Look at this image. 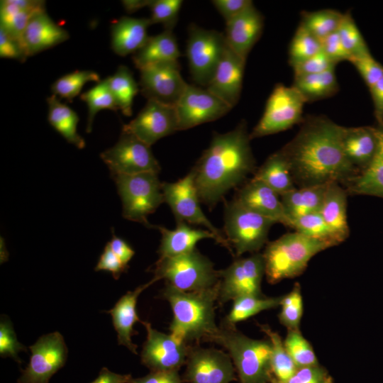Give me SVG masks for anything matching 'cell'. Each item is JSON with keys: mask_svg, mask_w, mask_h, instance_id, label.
<instances>
[{"mask_svg": "<svg viewBox=\"0 0 383 383\" xmlns=\"http://www.w3.org/2000/svg\"><path fill=\"white\" fill-rule=\"evenodd\" d=\"M296 135L280 150L298 187L336 182L343 185L358 174L346 158L343 126L324 116L304 118Z\"/></svg>", "mask_w": 383, "mask_h": 383, "instance_id": "cell-1", "label": "cell"}, {"mask_svg": "<svg viewBox=\"0 0 383 383\" xmlns=\"http://www.w3.org/2000/svg\"><path fill=\"white\" fill-rule=\"evenodd\" d=\"M250 140L244 120L228 132L214 133L209 147L192 169L199 199L210 209L255 172Z\"/></svg>", "mask_w": 383, "mask_h": 383, "instance_id": "cell-2", "label": "cell"}, {"mask_svg": "<svg viewBox=\"0 0 383 383\" xmlns=\"http://www.w3.org/2000/svg\"><path fill=\"white\" fill-rule=\"evenodd\" d=\"M218 284L213 288L193 292H182L166 284L162 296L172 309V335L188 345L204 340L210 341L215 336L219 330L215 313Z\"/></svg>", "mask_w": 383, "mask_h": 383, "instance_id": "cell-3", "label": "cell"}, {"mask_svg": "<svg viewBox=\"0 0 383 383\" xmlns=\"http://www.w3.org/2000/svg\"><path fill=\"white\" fill-rule=\"evenodd\" d=\"M331 247L327 242L297 231L287 233L267 243L262 253L267 282L276 284L300 275L314 255Z\"/></svg>", "mask_w": 383, "mask_h": 383, "instance_id": "cell-4", "label": "cell"}, {"mask_svg": "<svg viewBox=\"0 0 383 383\" xmlns=\"http://www.w3.org/2000/svg\"><path fill=\"white\" fill-rule=\"evenodd\" d=\"M223 346L230 355L240 383H270L271 345L268 339L251 338L235 327L223 325L210 340Z\"/></svg>", "mask_w": 383, "mask_h": 383, "instance_id": "cell-5", "label": "cell"}, {"mask_svg": "<svg viewBox=\"0 0 383 383\" xmlns=\"http://www.w3.org/2000/svg\"><path fill=\"white\" fill-rule=\"evenodd\" d=\"M154 273L153 277L157 281L165 279L167 284L186 292L213 288L220 281L219 271L196 248L179 256L160 258Z\"/></svg>", "mask_w": 383, "mask_h": 383, "instance_id": "cell-6", "label": "cell"}, {"mask_svg": "<svg viewBox=\"0 0 383 383\" xmlns=\"http://www.w3.org/2000/svg\"><path fill=\"white\" fill-rule=\"evenodd\" d=\"M275 221L246 208L233 199L224 206V233L236 257L259 252L267 243Z\"/></svg>", "mask_w": 383, "mask_h": 383, "instance_id": "cell-7", "label": "cell"}, {"mask_svg": "<svg viewBox=\"0 0 383 383\" xmlns=\"http://www.w3.org/2000/svg\"><path fill=\"white\" fill-rule=\"evenodd\" d=\"M157 173L111 175L122 202L123 216L152 228L148 216L164 203L162 183Z\"/></svg>", "mask_w": 383, "mask_h": 383, "instance_id": "cell-8", "label": "cell"}, {"mask_svg": "<svg viewBox=\"0 0 383 383\" xmlns=\"http://www.w3.org/2000/svg\"><path fill=\"white\" fill-rule=\"evenodd\" d=\"M305 103L294 87L277 84L267 101L261 118L250 133V139L277 133L301 123Z\"/></svg>", "mask_w": 383, "mask_h": 383, "instance_id": "cell-9", "label": "cell"}, {"mask_svg": "<svg viewBox=\"0 0 383 383\" xmlns=\"http://www.w3.org/2000/svg\"><path fill=\"white\" fill-rule=\"evenodd\" d=\"M164 201L171 209L176 221L202 226L215 235L217 243L233 251L223 234L206 216L201 210L198 192L194 182V174L191 171L183 178L174 182H162Z\"/></svg>", "mask_w": 383, "mask_h": 383, "instance_id": "cell-10", "label": "cell"}, {"mask_svg": "<svg viewBox=\"0 0 383 383\" xmlns=\"http://www.w3.org/2000/svg\"><path fill=\"white\" fill-rule=\"evenodd\" d=\"M227 44L224 34L195 25L189 26L187 57L193 80L206 87L211 80Z\"/></svg>", "mask_w": 383, "mask_h": 383, "instance_id": "cell-11", "label": "cell"}, {"mask_svg": "<svg viewBox=\"0 0 383 383\" xmlns=\"http://www.w3.org/2000/svg\"><path fill=\"white\" fill-rule=\"evenodd\" d=\"M218 302L225 304L243 296H263L261 284L265 275L262 253L235 259L219 270Z\"/></svg>", "mask_w": 383, "mask_h": 383, "instance_id": "cell-12", "label": "cell"}, {"mask_svg": "<svg viewBox=\"0 0 383 383\" xmlns=\"http://www.w3.org/2000/svg\"><path fill=\"white\" fill-rule=\"evenodd\" d=\"M111 175L157 173L160 165L150 146L135 135L122 131L118 142L100 155Z\"/></svg>", "mask_w": 383, "mask_h": 383, "instance_id": "cell-13", "label": "cell"}, {"mask_svg": "<svg viewBox=\"0 0 383 383\" xmlns=\"http://www.w3.org/2000/svg\"><path fill=\"white\" fill-rule=\"evenodd\" d=\"M31 355L18 383H48L50 378L65 364L67 348L59 332L40 337L30 346Z\"/></svg>", "mask_w": 383, "mask_h": 383, "instance_id": "cell-14", "label": "cell"}, {"mask_svg": "<svg viewBox=\"0 0 383 383\" xmlns=\"http://www.w3.org/2000/svg\"><path fill=\"white\" fill-rule=\"evenodd\" d=\"M147 331L140 353L142 363L150 371L179 370L186 364L191 347L173 335L160 332L142 321Z\"/></svg>", "mask_w": 383, "mask_h": 383, "instance_id": "cell-15", "label": "cell"}, {"mask_svg": "<svg viewBox=\"0 0 383 383\" xmlns=\"http://www.w3.org/2000/svg\"><path fill=\"white\" fill-rule=\"evenodd\" d=\"M140 70V91L148 100L175 106L188 84L177 61L152 65Z\"/></svg>", "mask_w": 383, "mask_h": 383, "instance_id": "cell-16", "label": "cell"}, {"mask_svg": "<svg viewBox=\"0 0 383 383\" xmlns=\"http://www.w3.org/2000/svg\"><path fill=\"white\" fill-rule=\"evenodd\" d=\"M175 109L178 131L214 121L231 110L230 106L206 89L189 84Z\"/></svg>", "mask_w": 383, "mask_h": 383, "instance_id": "cell-17", "label": "cell"}, {"mask_svg": "<svg viewBox=\"0 0 383 383\" xmlns=\"http://www.w3.org/2000/svg\"><path fill=\"white\" fill-rule=\"evenodd\" d=\"M186 365V383H231L235 379L230 355L214 348H191Z\"/></svg>", "mask_w": 383, "mask_h": 383, "instance_id": "cell-18", "label": "cell"}, {"mask_svg": "<svg viewBox=\"0 0 383 383\" xmlns=\"http://www.w3.org/2000/svg\"><path fill=\"white\" fill-rule=\"evenodd\" d=\"M122 131L151 147L160 139L178 131L175 106L148 100L136 117L123 126Z\"/></svg>", "mask_w": 383, "mask_h": 383, "instance_id": "cell-19", "label": "cell"}, {"mask_svg": "<svg viewBox=\"0 0 383 383\" xmlns=\"http://www.w3.org/2000/svg\"><path fill=\"white\" fill-rule=\"evenodd\" d=\"M245 61L227 45L211 80L206 87L231 109L240 96Z\"/></svg>", "mask_w": 383, "mask_h": 383, "instance_id": "cell-20", "label": "cell"}, {"mask_svg": "<svg viewBox=\"0 0 383 383\" xmlns=\"http://www.w3.org/2000/svg\"><path fill=\"white\" fill-rule=\"evenodd\" d=\"M224 34L227 45L239 57H247L261 36L264 17L253 3L226 23Z\"/></svg>", "mask_w": 383, "mask_h": 383, "instance_id": "cell-21", "label": "cell"}, {"mask_svg": "<svg viewBox=\"0 0 383 383\" xmlns=\"http://www.w3.org/2000/svg\"><path fill=\"white\" fill-rule=\"evenodd\" d=\"M234 199L252 211L292 228L280 196L263 182L250 179L238 189Z\"/></svg>", "mask_w": 383, "mask_h": 383, "instance_id": "cell-22", "label": "cell"}, {"mask_svg": "<svg viewBox=\"0 0 383 383\" xmlns=\"http://www.w3.org/2000/svg\"><path fill=\"white\" fill-rule=\"evenodd\" d=\"M342 143L346 158L360 174L369 166L377 153L378 128L344 127Z\"/></svg>", "mask_w": 383, "mask_h": 383, "instance_id": "cell-23", "label": "cell"}, {"mask_svg": "<svg viewBox=\"0 0 383 383\" xmlns=\"http://www.w3.org/2000/svg\"><path fill=\"white\" fill-rule=\"evenodd\" d=\"M69 38L65 29L55 23L46 11H42L29 21L22 37V45L28 57L56 46Z\"/></svg>", "mask_w": 383, "mask_h": 383, "instance_id": "cell-24", "label": "cell"}, {"mask_svg": "<svg viewBox=\"0 0 383 383\" xmlns=\"http://www.w3.org/2000/svg\"><path fill=\"white\" fill-rule=\"evenodd\" d=\"M156 282L157 280L153 277L148 282L128 292L111 310L106 311L112 317L118 344L125 346L135 355L138 353L137 345L132 342L133 326L138 321L142 322L136 311L137 301L140 294Z\"/></svg>", "mask_w": 383, "mask_h": 383, "instance_id": "cell-25", "label": "cell"}, {"mask_svg": "<svg viewBox=\"0 0 383 383\" xmlns=\"http://www.w3.org/2000/svg\"><path fill=\"white\" fill-rule=\"evenodd\" d=\"M174 229H167L160 226H153L161 233L159 248L160 258L172 257L192 252L201 240L217 238L213 233L206 229L195 228L188 223L177 221Z\"/></svg>", "mask_w": 383, "mask_h": 383, "instance_id": "cell-26", "label": "cell"}, {"mask_svg": "<svg viewBox=\"0 0 383 383\" xmlns=\"http://www.w3.org/2000/svg\"><path fill=\"white\" fill-rule=\"evenodd\" d=\"M150 18L122 16L111 26V48L120 56L135 53L145 43L149 36Z\"/></svg>", "mask_w": 383, "mask_h": 383, "instance_id": "cell-27", "label": "cell"}, {"mask_svg": "<svg viewBox=\"0 0 383 383\" xmlns=\"http://www.w3.org/2000/svg\"><path fill=\"white\" fill-rule=\"evenodd\" d=\"M42 11H45V1L1 0L0 28L22 44V37L29 21L35 14Z\"/></svg>", "mask_w": 383, "mask_h": 383, "instance_id": "cell-28", "label": "cell"}, {"mask_svg": "<svg viewBox=\"0 0 383 383\" xmlns=\"http://www.w3.org/2000/svg\"><path fill=\"white\" fill-rule=\"evenodd\" d=\"M345 188L338 182L328 184L320 213L338 244L350 234L347 220V196Z\"/></svg>", "mask_w": 383, "mask_h": 383, "instance_id": "cell-29", "label": "cell"}, {"mask_svg": "<svg viewBox=\"0 0 383 383\" xmlns=\"http://www.w3.org/2000/svg\"><path fill=\"white\" fill-rule=\"evenodd\" d=\"M180 55L172 30H165L156 35L149 36L143 47L133 54V61L140 70L155 64L177 61Z\"/></svg>", "mask_w": 383, "mask_h": 383, "instance_id": "cell-30", "label": "cell"}, {"mask_svg": "<svg viewBox=\"0 0 383 383\" xmlns=\"http://www.w3.org/2000/svg\"><path fill=\"white\" fill-rule=\"evenodd\" d=\"M378 149L371 163L364 171L342 185L348 195L383 198V129L378 128Z\"/></svg>", "mask_w": 383, "mask_h": 383, "instance_id": "cell-31", "label": "cell"}, {"mask_svg": "<svg viewBox=\"0 0 383 383\" xmlns=\"http://www.w3.org/2000/svg\"><path fill=\"white\" fill-rule=\"evenodd\" d=\"M252 179L263 182L279 196L296 188L289 165L280 150L266 159L255 172Z\"/></svg>", "mask_w": 383, "mask_h": 383, "instance_id": "cell-32", "label": "cell"}, {"mask_svg": "<svg viewBox=\"0 0 383 383\" xmlns=\"http://www.w3.org/2000/svg\"><path fill=\"white\" fill-rule=\"evenodd\" d=\"M328 184L296 187L280 196L284 211L291 221L303 215L320 211Z\"/></svg>", "mask_w": 383, "mask_h": 383, "instance_id": "cell-33", "label": "cell"}, {"mask_svg": "<svg viewBox=\"0 0 383 383\" xmlns=\"http://www.w3.org/2000/svg\"><path fill=\"white\" fill-rule=\"evenodd\" d=\"M48 105V120L50 124L70 144L79 149L85 147V141L77 133L79 116L68 106L60 102L59 98L52 94L47 99Z\"/></svg>", "mask_w": 383, "mask_h": 383, "instance_id": "cell-34", "label": "cell"}, {"mask_svg": "<svg viewBox=\"0 0 383 383\" xmlns=\"http://www.w3.org/2000/svg\"><path fill=\"white\" fill-rule=\"evenodd\" d=\"M292 86L301 94L306 102L331 97L339 90L335 69L318 74L294 77Z\"/></svg>", "mask_w": 383, "mask_h": 383, "instance_id": "cell-35", "label": "cell"}, {"mask_svg": "<svg viewBox=\"0 0 383 383\" xmlns=\"http://www.w3.org/2000/svg\"><path fill=\"white\" fill-rule=\"evenodd\" d=\"M282 296H243L233 301V306L225 318L226 326L235 324L266 310L279 306Z\"/></svg>", "mask_w": 383, "mask_h": 383, "instance_id": "cell-36", "label": "cell"}, {"mask_svg": "<svg viewBox=\"0 0 383 383\" xmlns=\"http://www.w3.org/2000/svg\"><path fill=\"white\" fill-rule=\"evenodd\" d=\"M106 80L118 109L124 116H131L133 101L139 90L131 71L126 66L120 65Z\"/></svg>", "mask_w": 383, "mask_h": 383, "instance_id": "cell-37", "label": "cell"}, {"mask_svg": "<svg viewBox=\"0 0 383 383\" xmlns=\"http://www.w3.org/2000/svg\"><path fill=\"white\" fill-rule=\"evenodd\" d=\"M271 345V370L274 379L284 381L293 375L299 369L288 354L284 340L278 333L267 325H259Z\"/></svg>", "mask_w": 383, "mask_h": 383, "instance_id": "cell-38", "label": "cell"}, {"mask_svg": "<svg viewBox=\"0 0 383 383\" xmlns=\"http://www.w3.org/2000/svg\"><path fill=\"white\" fill-rule=\"evenodd\" d=\"M343 17V13L333 9L304 11L299 25L321 40L337 32Z\"/></svg>", "mask_w": 383, "mask_h": 383, "instance_id": "cell-39", "label": "cell"}, {"mask_svg": "<svg viewBox=\"0 0 383 383\" xmlns=\"http://www.w3.org/2000/svg\"><path fill=\"white\" fill-rule=\"evenodd\" d=\"M80 99L86 102L88 107L86 128V132L88 133L91 131L94 117L99 111L102 109H111L115 111L118 110L106 78L81 94Z\"/></svg>", "mask_w": 383, "mask_h": 383, "instance_id": "cell-40", "label": "cell"}, {"mask_svg": "<svg viewBox=\"0 0 383 383\" xmlns=\"http://www.w3.org/2000/svg\"><path fill=\"white\" fill-rule=\"evenodd\" d=\"M100 82L99 75L92 70H75L59 77L51 86L52 94L58 98L72 101L78 96L85 84Z\"/></svg>", "mask_w": 383, "mask_h": 383, "instance_id": "cell-41", "label": "cell"}, {"mask_svg": "<svg viewBox=\"0 0 383 383\" xmlns=\"http://www.w3.org/2000/svg\"><path fill=\"white\" fill-rule=\"evenodd\" d=\"M284 340L285 348L298 368L318 365L317 357L310 343L300 330H287Z\"/></svg>", "mask_w": 383, "mask_h": 383, "instance_id": "cell-42", "label": "cell"}, {"mask_svg": "<svg viewBox=\"0 0 383 383\" xmlns=\"http://www.w3.org/2000/svg\"><path fill=\"white\" fill-rule=\"evenodd\" d=\"M292 228L308 237L327 242L333 247L339 245L320 211L310 213L294 218Z\"/></svg>", "mask_w": 383, "mask_h": 383, "instance_id": "cell-43", "label": "cell"}, {"mask_svg": "<svg viewBox=\"0 0 383 383\" xmlns=\"http://www.w3.org/2000/svg\"><path fill=\"white\" fill-rule=\"evenodd\" d=\"M279 306L281 310L278 317L280 323L287 330H300L304 304L299 283H296L288 294L282 296Z\"/></svg>", "mask_w": 383, "mask_h": 383, "instance_id": "cell-44", "label": "cell"}, {"mask_svg": "<svg viewBox=\"0 0 383 383\" xmlns=\"http://www.w3.org/2000/svg\"><path fill=\"white\" fill-rule=\"evenodd\" d=\"M321 50V40L299 25L289 45V62L293 67Z\"/></svg>", "mask_w": 383, "mask_h": 383, "instance_id": "cell-45", "label": "cell"}, {"mask_svg": "<svg viewBox=\"0 0 383 383\" xmlns=\"http://www.w3.org/2000/svg\"><path fill=\"white\" fill-rule=\"evenodd\" d=\"M337 33L350 60L370 52L350 13L343 14Z\"/></svg>", "mask_w": 383, "mask_h": 383, "instance_id": "cell-46", "label": "cell"}, {"mask_svg": "<svg viewBox=\"0 0 383 383\" xmlns=\"http://www.w3.org/2000/svg\"><path fill=\"white\" fill-rule=\"evenodd\" d=\"M182 0H152L149 6L152 25L162 24L165 30H172L175 26L182 6Z\"/></svg>", "mask_w": 383, "mask_h": 383, "instance_id": "cell-47", "label": "cell"}, {"mask_svg": "<svg viewBox=\"0 0 383 383\" xmlns=\"http://www.w3.org/2000/svg\"><path fill=\"white\" fill-rule=\"evenodd\" d=\"M26 351V348L17 340L11 322L7 318H2L0 323V355L2 357H11L21 362L18 353Z\"/></svg>", "mask_w": 383, "mask_h": 383, "instance_id": "cell-48", "label": "cell"}, {"mask_svg": "<svg viewBox=\"0 0 383 383\" xmlns=\"http://www.w3.org/2000/svg\"><path fill=\"white\" fill-rule=\"evenodd\" d=\"M360 74L364 82L370 88L383 77V65L367 53L350 60Z\"/></svg>", "mask_w": 383, "mask_h": 383, "instance_id": "cell-49", "label": "cell"}, {"mask_svg": "<svg viewBox=\"0 0 383 383\" xmlns=\"http://www.w3.org/2000/svg\"><path fill=\"white\" fill-rule=\"evenodd\" d=\"M334 63L322 50L293 66L294 77L318 74L335 69Z\"/></svg>", "mask_w": 383, "mask_h": 383, "instance_id": "cell-50", "label": "cell"}, {"mask_svg": "<svg viewBox=\"0 0 383 383\" xmlns=\"http://www.w3.org/2000/svg\"><path fill=\"white\" fill-rule=\"evenodd\" d=\"M328 377L327 371L318 365L299 368L287 379L278 381L273 379L270 383H325Z\"/></svg>", "mask_w": 383, "mask_h": 383, "instance_id": "cell-51", "label": "cell"}, {"mask_svg": "<svg viewBox=\"0 0 383 383\" xmlns=\"http://www.w3.org/2000/svg\"><path fill=\"white\" fill-rule=\"evenodd\" d=\"M321 50L336 65L341 61H350V56L343 47L337 32L321 40Z\"/></svg>", "mask_w": 383, "mask_h": 383, "instance_id": "cell-52", "label": "cell"}, {"mask_svg": "<svg viewBox=\"0 0 383 383\" xmlns=\"http://www.w3.org/2000/svg\"><path fill=\"white\" fill-rule=\"evenodd\" d=\"M0 57L24 62L27 55L22 44L12 38L0 28Z\"/></svg>", "mask_w": 383, "mask_h": 383, "instance_id": "cell-53", "label": "cell"}, {"mask_svg": "<svg viewBox=\"0 0 383 383\" xmlns=\"http://www.w3.org/2000/svg\"><path fill=\"white\" fill-rule=\"evenodd\" d=\"M128 267L125 266L107 243L95 267V271H108L118 279Z\"/></svg>", "mask_w": 383, "mask_h": 383, "instance_id": "cell-54", "label": "cell"}, {"mask_svg": "<svg viewBox=\"0 0 383 383\" xmlns=\"http://www.w3.org/2000/svg\"><path fill=\"white\" fill-rule=\"evenodd\" d=\"M211 2L226 23L253 3L250 0H213Z\"/></svg>", "mask_w": 383, "mask_h": 383, "instance_id": "cell-55", "label": "cell"}, {"mask_svg": "<svg viewBox=\"0 0 383 383\" xmlns=\"http://www.w3.org/2000/svg\"><path fill=\"white\" fill-rule=\"evenodd\" d=\"M129 383H183L179 370L150 371L147 375L131 378Z\"/></svg>", "mask_w": 383, "mask_h": 383, "instance_id": "cell-56", "label": "cell"}, {"mask_svg": "<svg viewBox=\"0 0 383 383\" xmlns=\"http://www.w3.org/2000/svg\"><path fill=\"white\" fill-rule=\"evenodd\" d=\"M112 233V239L108 244L122 263L128 267V262L135 255V251L126 240L114 234L113 228Z\"/></svg>", "mask_w": 383, "mask_h": 383, "instance_id": "cell-57", "label": "cell"}, {"mask_svg": "<svg viewBox=\"0 0 383 383\" xmlns=\"http://www.w3.org/2000/svg\"><path fill=\"white\" fill-rule=\"evenodd\" d=\"M369 90L373 102L374 115L378 128L383 129V77L369 88Z\"/></svg>", "mask_w": 383, "mask_h": 383, "instance_id": "cell-58", "label": "cell"}, {"mask_svg": "<svg viewBox=\"0 0 383 383\" xmlns=\"http://www.w3.org/2000/svg\"><path fill=\"white\" fill-rule=\"evenodd\" d=\"M131 379V374L116 373L103 367L98 377L90 383H129Z\"/></svg>", "mask_w": 383, "mask_h": 383, "instance_id": "cell-59", "label": "cell"}, {"mask_svg": "<svg viewBox=\"0 0 383 383\" xmlns=\"http://www.w3.org/2000/svg\"><path fill=\"white\" fill-rule=\"evenodd\" d=\"M152 0H123L121 1L125 10L129 13L135 12L150 5Z\"/></svg>", "mask_w": 383, "mask_h": 383, "instance_id": "cell-60", "label": "cell"}, {"mask_svg": "<svg viewBox=\"0 0 383 383\" xmlns=\"http://www.w3.org/2000/svg\"><path fill=\"white\" fill-rule=\"evenodd\" d=\"M325 383H333L332 378L329 376Z\"/></svg>", "mask_w": 383, "mask_h": 383, "instance_id": "cell-61", "label": "cell"}]
</instances>
